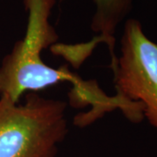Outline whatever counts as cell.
<instances>
[{
  "label": "cell",
  "mask_w": 157,
  "mask_h": 157,
  "mask_svg": "<svg viewBox=\"0 0 157 157\" xmlns=\"http://www.w3.org/2000/svg\"><path fill=\"white\" fill-rule=\"evenodd\" d=\"M111 67L116 94L140 102L144 118L157 130V44L147 37L137 19L125 23L121 55Z\"/></svg>",
  "instance_id": "obj_3"
},
{
  "label": "cell",
  "mask_w": 157,
  "mask_h": 157,
  "mask_svg": "<svg viewBox=\"0 0 157 157\" xmlns=\"http://www.w3.org/2000/svg\"><path fill=\"white\" fill-rule=\"evenodd\" d=\"M67 103L28 93L24 104L0 96V157H55L68 133Z\"/></svg>",
  "instance_id": "obj_2"
},
{
  "label": "cell",
  "mask_w": 157,
  "mask_h": 157,
  "mask_svg": "<svg viewBox=\"0 0 157 157\" xmlns=\"http://www.w3.org/2000/svg\"><path fill=\"white\" fill-rule=\"evenodd\" d=\"M134 0H94L96 10L91 23V29L108 47L111 66L116 61L114 52L115 33L118 25L131 11Z\"/></svg>",
  "instance_id": "obj_4"
},
{
  "label": "cell",
  "mask_w": 157,
  "mask_h": 157,
  "mask_svg": "<svg viewBox=\"0 0 157 157\" xmlns=\"http://www.w3.org/2000/svg\"><path fill=\"white\" fill-rule=\"evenodd\" d=\"M28 21L25 37L15 43L0 67V96L15 102L25 92L36 93L62 82L73 86L69 94L74 107H92L86 113L74 118L78 127L93 123L105 113L120 109L128 121L139 114L140 106L115 94L109 96L94 80H84L67 66L53 68L43 61L41 52L58 43L59 36L51 25L52 10L56 0H23Z\"/></svg>",
  "instance_id": "obj_1"
}]
</instances>
